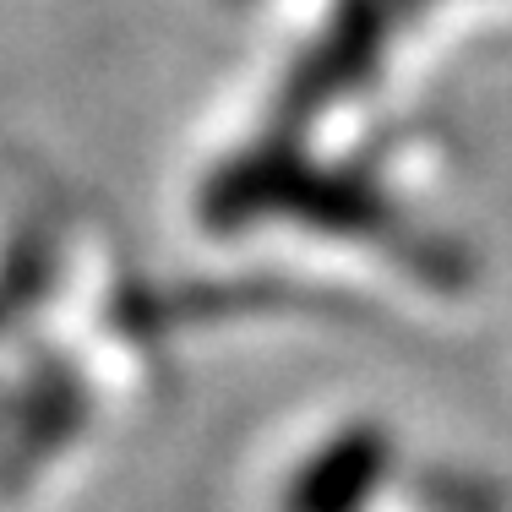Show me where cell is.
Segmentation results:
<instances>
[{
    "instance_id": "6da1fadb",
    "label": "cell",
    "mask_w": 512,
    "mask_h": 512,
    "mask_svg": "<svg viewBox=\"0 0 512 512\" xmlns=\"http://www.w3.org/2000/svg\"><path fill=\"white\" fill-rule=\"evenodd\" d=\"M420 6L425 0H344V11H338V22H333V39H327L322 60H316V77H306V93L349 88L355 71L371 66V55H376V44L387 39L393 17L404 22Z\"/></svg>"
}]
</instances>
